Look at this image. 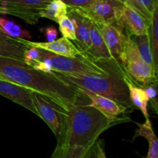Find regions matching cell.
Returning <instances> with one entry per match:
<instances>
[{
  "mask_svg": "<svg viewBox=\"0 0 158 158\" xmlns=\"http://www.w3.org/2000/svg\"><path fill=\"white\" fill-rule=\"evenodd\" d=\"M58 24L59 29H60L63 37H65L72 41H75V27H74V25L70 18L68 15H65L58 22Z\"/></svg>",
  "mask_w": 158,
  "mask_h": 158,
  "instance_id": "24",
  "label": "cell"
},
{
  "mask_svg": "<svg viewBox=\"0 0 158 158\" xmlns=\"http://www.w3.org/2000/svg\"><path fill=\"white\" fill-rule=\"evenodd\" d=\"M2 19H3V18H0V28H1L2 23Z\"/></svg>",
  "mask_w": 158,
  "mask_h": 158,
  "instance_id": "32",
  "label": "cell"
},
{
  "mask_svg": "<svg viewBox=\"0 0 158 158\" xmlns=\"http://www.w3.org/2000/svg\"><path fill=\"white\" fill-rule=\"evenodd\" d=\"M157 84H155L144 87L145 92H146L148 97H149V100H151V101H152V105H151V106L154 108V110H155L156 111H157Z\"/></svg>",
  "mask_w": 158,
  "mask_h": 158,
  "instance_id": "27",
  "label": "cell"
},
{
  "mask_svg": "<svg viewBox=\"0 0 158 158\" xmlns=\"http://www.w3.org/2000/svg\"><path fill=\"white\" fill-rule=\"evenodd\" d=\"M32 99L37 116L48 125L57 140L63 133L64 115L63 110L51 100L38 93L32 91Z\"/></svg>",
  "mask_w": 158,
  "mask_h": 158,
  "instance_id": "6",
  "label": "cell"
},
{
  "mask_svg": "<svg viewBox=\"0 0 158 158\" xmlns=\"http://www.w3.org/2000/svg\"><path fill=\"white\" fill-rule=\"evenodd\" d=\"M0 14H5V10L4 8L2 6V5L0 4Z\"/></svg>",
  "mask_w": 158,
  "mask_h": 158,
  "instance_id": "31",
  "label": "cell"
},
{
  "mask_svg": "<svg viewBox=\"0 0 158 158\" xmlns=\"http://www.w3.org/2000/svg\"><path fill=\"white\" fill-rule=\"evenodd\" d=\"M89 148H72L57 144L50 158H83Z\"/></svg>",
  "mask_w": 158,
  "mask_h": 158,
  "instance_id": "23",
  "label": "cell"
},
{
  "mask_svg": "<svg viewBox=\"0 0 158 158\" xmlns=\"http://www.w3.org/2000/svg\"><path fill=\"white\" fill-rule=\"evenodd\" d=\"M19 43L26 47H35L38 49L49 51L56 55L66 57H77L83 54L73 43L65 37L56 40L52 42H32L21 38H15Z\"/></svg>",
  "mask_w": 158,
  "mask_h": 158,
  "instance_id": "10",
  "label": "cell"
},
{
  "mask_svg": "<svg viewBox=\"0 0 158 158\" xmlns=\"http://www.w3.org/2000/svg\"><path fill=\"white\" fill-rule=\"evenodd\" d=\"M63 133L58 139L59 145L72 148H89L106 130L123 121V119L110 120L101 112L82 102L63 112Z\"/></svg>",
  "mask_w": 158,
  "mask_h": 158,
  "instance_id": "2",
  "label": "cell"
},
{
  "mask_svg": "<svg viewBox=\"0 0 158 158\" xmlns=\"http://www.w3.org/2000/svg\"><path fill=\"white\" fill-rule=\"evenodd\" d=\"M124 3L137 11L147 20L151 21L154 9L158 6V0H125Z\"/></svg>",
  "mask_w": 158,
  "mask_h": 158,
  "instance_id": "21",
  "label": "cell"
},
{
  "mask_svg": "<svg viewBox=\"0 0 158 158\" xmlns=\"http://www.w3.org/2000/svg\"><path fill=\"white\" fill-rule=\"evenodd\" d=\"M97 27L110 55L123 67L126 64V46L128 35L123 28L117 24L103 25Z\"/></svg>",
  "mask_w": 158,
  "mask_h": 158,
  "instance_id": "7",
  "label": "cell"
},
{
  "mask_svg": "<svg viewBox=\"0 0 158 158\" xmlns=\"http://www.w3.org/2000/svg\"><path fill=\"white\" fill-rule=\"evenodd\" d=\"M133 38H134L135 43H137L142 60L145 62L147 64L149 65L151 67H152L156 72H158V67L154 63L148 34L138 35V36H133Z\"/></svg>",
  "mask_w": 158,
  "mask_h": 158,
  "instance_id": "19",
  "label": "cell"
},
{
  "mask_svg": "<svg viewBox=\"0 0 158 158\" xmlns=\"http://www.w3.org/2000/svg\"><path fill=\"white\" fill-rule=\"evenodd\" d=\"M0 79L38 93L60 106L63 112L83 101L85 94L77 86L52 71L44 73L23 60L0 56Z\"/></svg>",
  "mask_w": 158,
  "mask_h": 158,
  "instance_id": "1",
  "label": "cell"
},
{
  "mask_svg": "<svg viewBox=\"0 0 158 158\" xmlns=\"http://www.w3.org/2000/svg\"><path fill=\"white\" fill-rule=\"evenodd\" d=\"M123 69L128 77L141 87L157 84V72L141 58L127 60Z\"/></svg>",
  "mask_w": 158,
  "mask_h": 158,
  "instance_id": "9",
  "label": "cell"
},
{
  "mask_svg": "<svg viewBox=\"0 0 158 158\" xmlns=\"http://www.w3.org/2000/svg\"><path fill=\"white\" fill-rule=\"evenodd\" d=\"M150 22L137 11L124 3L116 24L123 28L127 35L138 36L148 34Z\"/></svg>",
  "mask_w": 158,
  "mask_h": 158,
  "instance_id": "8",
  "label": "cell"
},
{
  "mask_svg": "<svg viewBox=\"0 0 158 158\" xmlns=\"http://www.w3.org/2000/svg\"><path fill=\"white\" fill-rule=\"evenodd\" d=\"M124 3L118 0H95L85 9H75L97 26L117 23Z\"/></svg>",
  "mask_w": 158,
  "mask_h": 158,
  "instance_id": "4",
  "label": "cell"
},
{
  "mask_svg": "<svg viewBox=\"0 0 158 158\" xmlns=\"http://www.w3.org/2000/svg\"><path fill=\"white\" fill-rule=\"evenodd\" d=\"M40 59V49L35 47H29L26 48L24 52V58L23 61L26 64L32 66L34 63H38Z\"/></svg>",
  "mask_w": 158,
  "mask_h": 158,
  "instance_id": "25",
  "label": "cell"
},
{
  "mask_svg": "<svg viewBox=\"0 0 158 158\" xmlns=\"http://www.w3.org/2000/svg\"><path fill=\"white\" fill-rule=\"evenodd\" d=\"M52 0H0L5 14L14 15L26 23L35 25L41 18V12Z\"/></svg>",
  "mask_w": 158,
  "mask_h": 158,
  "instance_id": "5",
  "label": "cell"
},
{
  "mask_svg": "<svg viewBox=\"0 0 158 158\" xmlns=\"http://www.w3.org/2000/svg\"><path fill=\"white\" fill-rule=\"evenodd\" d=\"M118 1H120V2H123V3H124L125 0H118Z\"/></svg>",
  "mask_w": 158,
  "mask_h": 158,
  "instance_id": "33",
  "label": "cell"
},
{
  "mask_svg": "<svg viewBox=\"0 0 158 158\" xmlns=\"http://www.w3.org/2000/svg\"><path fill=\"white\" fill-rule=\"evenodd\" d=\"M67 15L75 27L74 44L84 55L90 45V20L75 9L68 8Z\"/></svg>",
  "mask_w": 158,
  "mask_h": 158,
  "instance_id": "12",
  "label": "cell"
},
{
  "mask_svg": "<svg viewBox=\"0 0 158 158\" xmlns=\"http://www.w3.org/2000/svg\"><path fill=\"white\" fill-rule=\"evenodd\" d=\"M26 46L15 38H12L0 31V56L23 60Z\"/></svg>",
  "mask_w": 158,
  "mask_h": 158,
  "instance_id": "16",
  "label": "cell"
},
{
  "mask_svg": "<svg viewBox=\"0 0 158 158\" xmlns=\"http://www.w3.org/2000/svg\"><path fill=\"white\" fill-rule=\"evenodd\" d=\"M45 34H46L48 42H52L56 40L57 35H58V32H57V30L56 29L55 27L49 26V27H46L45 29Z\"/></svg>",
  "mask_w": 158,
  "mask_h": 158,
  "instance_id": "29",
  "label": "cell"
},
{
  "mask_svg": "<svg viewBox=\"0 0 158 158\" xmlns=\"http://www.w3.org/2000/svg\"><path fill=\"white\" fill-rule=\"evenodd\" d=\"M70 9H85L90 6L95 0H62Z\"/></svg>",
  "mask_w": 158,
  "mask_h": 158,
  "instance_id": "26",
  "label": "cell"
},
{
  "mask_svg": "<svg viewBox=\"0 0 158 158\" xmlns=\"http://www.w3.org/2000/svg\"><path fill=\"white\" fill-rule=\"evenodd\" d=\"M67 13L68 7L62 0H52L41 12V18H46L58 23L63 16L67 15Z\"/></svg>",
  "mask_w": 158,
  "mask_h": 158,
  "instance_id": "18",
  "label": "cell"
},
{
  "mask_svg": "<svg viewBox=\"0 0 158 158\" xmlns=\"http://www.w3.org/2000/svg\"><path fill=\"white\" fill-rule=\"evenodd\" d=\"M79 89L90 100L88 104L101 112L110 120H118V116L127 110L125 106H121L107 97L98 95L86 89Z\"/></svg>",
  "mask_w": 158,
  "mask_h": 158,
  "instance_id": "13",
  "label": "cell"
},
{
  "mask_svg": "<svg viewBox=\"0 0 158 158\" xmlns=\"http://www.w3.org/2000/svg\"><path fill=\"white\" fill-rule=\"evenodd\" d=\"M84 55L94 62H100V63L117 62L110 53L101 33L99 30V28L97 27V25L91 21L90 45Z\"/></svg>",
  "mask_w": 158,
  "mask_h": 158,
  "instance_id": "14",
  "label": "cell"
},
{
  "mask_svg": "<svg viewBox=\"0 0 158 158\" xmlns=\"http://www.w3.org/2000/svg\"><path fill=\"white\" fill-rule=\"evenodd\" d=\"M0 31L5 35L12 38H21L25 40L31 39V34L29 31L21 29V27L15 24V22L3 19Z\"/></svg>",
  "mask_w": 158,
  "mask_h": 158,
  "instance_id": "22",
  "label": "cell"
},
{
  "mask_svg": "<svg viewBox=\"0 0 158 158\" xmlns=\"http://www.w3.org/2000/svg\"><path fill=\"white\" fill-rule=\"evenodd\" d=\"M98 153L99 158H106V154H105L104 152V150H103V147L100 141H98Z\"/></svg>",
  "mask_w": 158,
  "mask_h": 158,
  "instance_id": "30",
  "label": "cell"
},
{
  "mask_svg": "<svg viewBox=\"0 0 158 158\" xmlns=\"http://www.w3.org/2000/svg\"><path fill=\"white\" fill-rule=\"evenodd\" d=\"M83 158H99L98 153V140L89 147Z\"/></svg>",
  "mask_w": 158,
  "mask_h": 158,
  "instance_id": "28",
  "label": "cell"
},
{
  "mask_svg": "<svg viewBox=\"0 0 158 158\" xmlns=\"http://www.w3.org/2000/svg\"><path fill=\"white\" fill-rule=\"evenodd\" d=\"M56 73L78 88L107 97L121 106H125L127 109L134 106L130 100L127 86L123 80V77L127 73L123 67L114 69L106 75L64 73Z\"/></svg>",
  "mask_w": 158,
  "mask_h": 158,
  "instance_id": "3",
  "label": "cell"
},
{
  "mask_svg": "<svg viewBox=\"0 0 158 158\" xmlns=\"http://www.w3.org/2000/svg\"><path fill=\"white\" fill-rule=\"evenodd\" d=\"M0 95L26 108L33 114L37 112L32 99V91L16 83L0 79Z\"/></svg>",
  "mask_w": 158,
  "mask_h": 158,
  "instance_id": "11",
  "label": "cell"
},
{
  "mask_svg": "<svg viewBox=\"0 0 158 158\" xmlns=\"http://www.w3.org/2000/svg\"><path fill=\"white\" fill-rule=\"evenodd\" d=\"M148 34L154 63L158 67V6L154 9L152 19L149 23Z\"/></svg>",
  "mask_w": 158,
  "mask_h": 158,
  "instance_id": "20",
  "label": "cell"
},
{
  "mask_svg": "<svg viewBox=\"0 0 158 158\" xmlns=\"http://www.w3.org/2000/svg\"><path fill=\"white\" fill-rule=\"evenodd\" d=\"M123 80L126 83L127 86L128 92H129L130 100L134 106H137L142 112L145 117V121H151L148 110V103H149V97L147 95L145 89L143 87L136 84L127 74L123 77Z\"/></svg>",
  "mask_w": 158,
  "mask_h": 158,
  "instance_id": "15",
  "label": "cell"
},
{
  "mask_svg": "<svg viewBox=\"0 0 158 158\" xmlns=\"http://www.w3.org/2000/svg\"><path fill=\"white\" fill-rule=\"evenodd\" d=\"M138 129L136 131L134 139L142 137L146 139L149 143V150L146 158H158V139L152 128L151 122L137 123Z\"/></svg>",
  "mask_w": 158,
  "mask_h": 158,
  "instance_id": "17",
  "label": "cell"
}]
</instances>
